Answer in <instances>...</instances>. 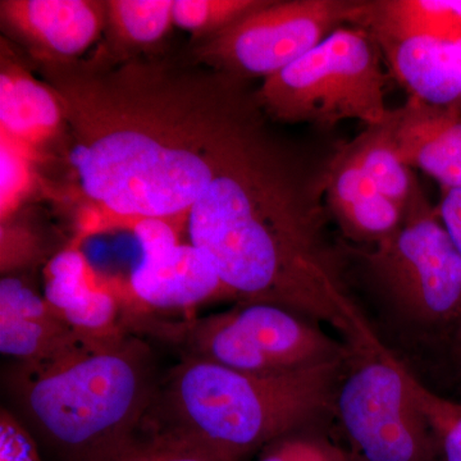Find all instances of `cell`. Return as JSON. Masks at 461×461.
Masks as SVG:
<instances>
[{
	"label": "cell",
	"instance_id": "20",
	"mask_svg": "<svg viewBox=\"0 0 461 461\" xmlns=\"http://www.w3.org/2000/svg\"><path fill=\"white\" fill-rule=\"evenodd\" d=\"M105 7L109 41L121 50L156 45L175 26L173 0H109Z\"/></svg>",
	"mask_w": 461,
	"mask_h": 461
},
{
	"label": "cell",
	"instance_id": "4",
	"mask_svg": "<svg viewBox=\"0 0 461 461\" xmlns=\"http://www.w3.org/2000/svg\"><path fill=\"white\" fill-rule=\"evenodd\" d=\"M348 357L260 375L184 357L160 381L144 423L185 433L229 461H242L335 415Z\"/></svg>",
	"mask_w": 461,
	"mask_h": 461
},
{
	"label": "cell",
	"instance_id": "22",
	"mask_svg": "<svg viewBox=\"0 0 461 461\" xmlns=\"http://www.w3.org/2000/svg\"><path fill=\"white\" fill-rule=\"evenodd\" d=\"M264 2L266 0H175L173 20L178 29L204 42L262 7Z\"/></svg>",
	"mask_w": 461,
	"mask_h": 461
},
{
	"label": "cell",
	"instance_id": "14",
	"mask_svg": "<svg viewBox=\"0 0 461 461\" xmlns=\"http://www.w3.org/2000/svg\"><path fill=\"white\" fill-rule=\"evenodd\" d=\"M81 338L58 317L44 295L17 277L0 282V351L20 364L39 366L77 350Z\"/></svg>",
	"mask_w": 461,
	"mask_h": 461
},
{
	"label": "cell",
	"instance_id": "29",
	"mask_svg": "<svg viewBox=\"0 0 461 461\" xmlns=\"http://www.w3.org/2000/svg\"><path fill=\"white\" fill-rule=\"evenodd\" d=\"M313 461H354L348 450L329 441Z\"/></svg>",
	"mask_w": 461,
	"mask_h": 461
},
{
	"label": "cell",
	"instance_id": "28",
	"mask_svg": "<svg viewBox=\"0 0 461 461\" xmlns=\"http://www.w3.org/2000/svg\"><path fill=\"white\" fill-rule=\"evenodd\" d=\"M438 213L461 254V189L445 191Z\"/></svg>",
	"mask_w": 461,
	"mask_h": 461
},
{
	"label": "cell",
	"instance_id": "13",
	"mask_svg": "<svg viewBox=\"0 0 461 461\" xmlns=\"http://www.w3.org/2000/svg\"><path fill=\"white\" fill-rule=\"evenodd\" d=\"M130 296L157 311H190L233 297L204 253L191 242L142 256L129 278Z\"/></svg>",
	"mask_w": 461,
	"mask_h": 461
},
{
	"label": "cell",
	"instance_id": "3",
	"mask_svg": "<svg viewBox=\"0 0 461 461\" xmlns=\"http://www.w3.org/2000/svg\"><path fill=\"white\" fill-rule=\"evenodd\" d=\"M160 381L147 342H87L11 375L23 426L51 461H111L138 435Z\"/></svg>",
	"mask_w": 461,
	"mask_h": 461
},
{
	"label": "cell",
	"instance_id": "10",
	"mask_svg": "<svg viewBox=\"0 0 461 461\" xmlns=\"http://www.w3.org/2000/svg\"><path fill=\"white\" fill-rule=\"evenodd\" d=\"M0 140L41 166L67 149L68 124L56 89L39 80L2 39L0 51Z\"/></svg>",
	"mask_w": 461,
	"mask_h": 461
},
{
	"label": "cell",
	"instance_id": "23",
	"mask_svg": "<svg viewBox=\"0 0 461 461\" xmlns=\"http://www.w3.org/2000/svg\"><path fill=\"white\" fill-rule=\"evenodd\" d=\"M41 167L32 158L0 140V224L14 220L41 193Z\"/></svg>",
	"mask_w": 461,
	"mask_h": 461
},
{
	"label": "cell",
	"instance_id": "26",
	"mask_svg": "<svg viewBox=\"0 0 461 461\" xmlns=\"http://www.w3.org/2000/svg\"><path fill=\"white\" fill-rule=\"evenodd\" d=\"M330 439L309 429L275 439L259 451L258 461H313Z\"/></svg>",
	"mask_w": 461,
	"mask_h": 461
},
{
	"label": "cell",
	"instance_id": "6",
	"mask_svg": "<svg viewBox=\"0 0 461 461\" xmlns=\"http://www.w3.org/2000/svg\"><path fill=\"white\" fill-rule=\"evenodd\" d=\"M357 257L391 311L408 324L439 330L461 318V254L418 185L395 232L366 249L342 244Z\"/></svg>",
	"mask_w": 461,
	"mask_h": 461
},
{
	"label": "cell",
	"instance_id": "21",
	"mask_svg": "<svg viewBox=\"0 0 461 461\" xmlns=\"http://www.w3.org/2000/svg\"><path fill=\"white\" fill-rule=\"evenodd\" d=\"M111 461H229L194 437L144 423Z\"/></svg>",
	"mask_w": 461,
	"mask_h": 461
},
{
	"label": "cell",
	"instance_id": "16",
	"mask_svg": "<svg viewBox=\"0 0 461 461\" xmlns=\"http://www.w3.org/2000/svg\"><path fill=\"white\" fill-rule=\"evenodd\" d=\"M326 203L346 238L368 247L395 232L402 222L403 209L375 186L350 142L338 145L330 157Z\"/></svg>",
	"mask_w": 461,
	"mask_h": 461
},
{
	"label": "cell",
	"instance_id": "24",
	"mask_svg": "<svg viewBox=\"0 0 461 461\" xmlns=\"http://www.w3.org/2000/svg\"><path fill=\"white\" fill-rule=\"evenodd\" d=\"M408 375L415 400L435 430L442 460L461 461V403L437 395L412 372Z\"/></svg>",
	"mask_w": 461,
	"mask_h": 461
},
{
	"label": "cell",
	"instance_id": "9",
	"mask_svg": "<svg viewBox=\"0 0 461 461\" xmlns=\"http://www.w3.org/2000/svg\"><path fill=\"white\" fill-rule=\"evenodd\" d=\"M357 0H266L195 50L215 72L248 80L278 74L330 33L350 26Z\"/></svg>",
	"mask_w": 461,
	"mask_h": 461
},
{
	"label": "cell",
	"instance_id": "17",
	"mask_svg": "<svg viewBox=\"0 0 461 461\" xmlns=\"http://www.w3.org/2000/svg\"><path fill=\"white\" fill-rule=\"evenodd\" d=\"M411 98L461 114V36L377 41Z\"/></svg>",
	"mask_w": 461,
	"mask_h": 461
},
{
	"label": "cell",
	"instance_id": "1",
	"mask_svg": "<svg viewBox=\"0 0 461 461\" xmlns=\"http://www.w3.org/2000/svg\"><path fill=\"white\" fill-rule=\"evenodd\" d=\"M44 68L65 107L78 190L124 217L189 215L264 113L247 80L220 72Z\"/></svg>",
	"mask_w": 461,
	"mask_h": 461
},
{
	"label": "cell",
	"instance_id": "15",
	"mask_svg": "<svg viewBox=\"0 0 461 461\" xmlns=\"http://www.w3.org/2000/svg\"><path fill=\"white\" fill-rule=\"evenodd\" d=\"M397 154L442 190L461 189V114L409 98L386 117Z\"/></svg>",
	"mask_w": 461,
	"mask_h": 461
},
{
	"label": "cell",
	"instance_id": "8",
	"mask_svg": "<svg viewBox=\"0 0 461 461\" xmlns=\"http://www.w3.org/2000/svg\"><path fill=\"white\" fill-rule=\"evenodd\" d=\"M304 315L267 303H244L224 313L166 329L195 357L247 373L293 371L350 355Z\"/></svg>",
	"mask_w": 461,
	"mask_h": 461
},
{
	"label": "cell",
	"instance_id": "25",
	"mask_svg": "<svg viewBox=\"0 0 461 461\" xmlns=\"http://www.w3.org/2000/svg\"><path fill=\"white\" fill-rule=\"evenodd\" d=\"M0 461H42L36 439L23 421L5 408L0 411Z\"/></svg>",
	"mask_w": 461,
	"mask_h": 461
},
{
	"label": "cell",
	"instance_id": "12",
	"mask_svg": "<svg viewBox=\"0 0 461 461\" xmlns=\"http://www.w3.org/2000/svg\"><path fill=\"white\" fill-rule=\"evenodd\" d=\"M44 297L60 320L91 342L126 336L120 326L121 294L93 268L81 247L71 244L44 271Z\"/></svg>",
	"mask_w": 461,
	"mask_h": 461
},
{
	"label": "cell",
	"instance_id": "19",
	"mask_svg": "<svg viewBox=\"0 0 461 461\" xmlns=\"http://www.w3.org/2000/svg\"><path fill=\"white\" fill-rule=\"evenodd\" d=\"M350 145L360 166L379 191L405 208L420 182L411 167L406 166L397 154L386 120L375 126H366Z\"/></svg>",
	"mask_w": 461,
	"mask_h": 461
},
{
	"label": "cell",
	"instance_id": "31",
	"mask_svg": "<svg viewBox=\"0 0 461 461\" xmlns=\"http://www.w3.org/2000/svg\"><path fill=\"white\" fill-rule=\"evenodd\" d=\"M460 359H461V354H460Z\"/></svg>",
	"mask_w": 461,
	"mask_h": 461
},
{
	"label": "cell",
	"instance_id": "30",
	"mask_svg": "<svg viewBox=\"0 0 461 461\" xmlns=\"http://www.w3.org/2000/svg\"><path fill=\"white\" fill-rule=\"evenodd\" d=\"M455 342H456L457 353L461 354V318L454 330Z\"/></svg>",
	"mask_w": 461,
	"mask_h": 461
},
{
	"label": "cell",
	"instance_id": "7",
	"mask_svg": "<svg viewBox=\"0 0 461 461\" xmlns=\"http://www.w3.org/2000/svg\"><path fill=\"white\" fill-rule=\"evenodd\" d=\"M335 417L354 461H439L432 424L418 405L409 368L377 338L350 348Z\"/></svg>",
	"mask_w": 461,
	"mask_h": 461
},
{
	"label": "cell",
	"instance_id": "5",
	"mask_svg": "<svg viewBox=\"0 0 461 461\" xmlns=\"http://www.w3.org/2000/svg\"><path fill=\"white\" fill-rule=\"evenodd\" d=\"M384 54L366 30L342 26L256 91L260 107L282 123L330 131L344 121L386 120Z\"/></svg>",
	"mask_w": 461,
	"mask_h": 461
},
{
	"label": "cell",
	"instance_id": "27",
	"mask_svg": "<svg viewBox=\"0 0 461 461\" xmlns=\"http://www.w3.org/2000/svg\"><path fill=\"white\" fill-rule=\"evenodd\" d=\"M0 240H2V272L9 273L20 268L35 259L38 256V240L32 230L16 224V221L0 224Z\"/></svg>",
	"mask_w": 461,
	"mask_h": 461
},
{
	"label": "cell",
	"instance_id": "11",
	"mask_svg": "<svg viewBox=\"0 0 461 461\" xmlns=\"http://www.w3.org/2000/svg\"><path fill=\"white\" fill-rule=\"evenodd\" d=\"M0 20L42 66L71 65L104 32L107 7L96 0H2Z\"/></svg>",
	"mask_w": 461,
	"mask_h": 461
},
{
	"label": "cell",
	"instance_id": "18",
	"mask_svg": "<svg viewBox=\"0 0 461 461\" xmlns=\"http://www.w3.org/2000/svg\"><path fill=\"white\" fill-rule=\"evenodd\" d=\"M350 26L375 41L461 36V0H357Z\"/></svg>",
	"mask_w": 461,
	"mask_h": 461
},
{
	"label": "cell",
	"instance_id": "2",
	"mask_svg": "<svg viewBox=\"0 0 461 461\" xmlns=\"http://www.w3.org/2000/svg\"><path fill=\"white\" fill-rule=\"evenodd\" d=\"M330 157L278 139L263 121L191 208L187 236L235 299L284 306L357 345L373 330L329 239Z\"/></svg>",
	"mask_w": 461,
	"mask_h": 461
}]
</instances>
